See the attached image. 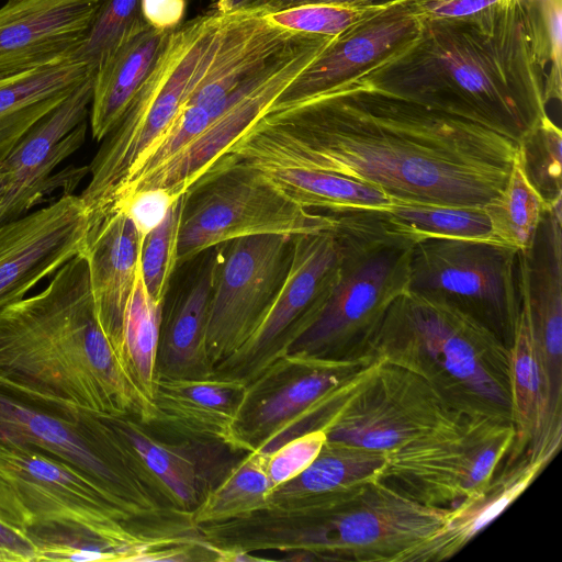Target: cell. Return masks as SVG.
<instances>
[{"instance_id":"6da1fadb","label":"cell","mask_w":562,"mask_h":562,"mask_svg":"<svg viewBox=\"0 0 562 562\" xmlns=\"http://www.w3.org/2000/svg\"><path fill=\"white\" fill-rule=\"evenodd\" d=\"M517 150L482 125L350 81L274 103L226 155L340 175L394 201L483 206Z\"/></svg>"},{"instance_id":"2e32d148","label":"cell","mask_w":562,"mask_h":562,"mask_svg":"<svg viewBox=\"0 0 562 562\" xmlns=\"http://www.w3.org/2000/svg\"><path fill=\"white\" fill-rule=\"evenodd\" d=\"M92 91L91 76L36 123L0 164V171L5 173L0 223L30 212L58 186L74 193L63 182L77 186L89 175V166L70 168L66 176L64 172L54 175V171L86 140Z\"/></svg>"},{"instance_id":"1f68e13d","label":"cell","mask_w":562,"mask_h":562,"mask_svg":"<svg viewBox=\"0 0 562 562\" xmlns=\"http://www.w3.org/2000/svg\"><path fill=\"white\" fill-rule=\"evenodd\" d=\"M164 305L148 294L138 263L136 279L113 345L132 378L151 402Z\"/></svg>"},{"instance_id":"c3c4849f","label":"cell","mask_w":562,"mask_h":562,"mask_svg":"<svg viewBox=\"0 0 562 562\" xmlns=\"http://www.w3.org/2000/svg\"><path fill=\"white\" fill-rule=\"evenodd\" d=\"M395 0H279L270 9L266 11L280 10L302 4H338V5H353V7H372L391 3Z\"/></svg>"},{"instance_id":"7a4b0ae2","label":"cell","mask_w":562,"mask_h":562,"mask_svg":"<svg viewBox=\"0 0 562 562\" xmlns=\"http://www.w3.org/2000/svg\"><path fill=\"white\" fill-rule=\"evenodd\" d=\"M536 0L481 22H422L414 42L352 80L519 142L548 115Z\"/></svg>"},{"instance_id":"60d3db41","label":"cell","mask_w":562,"mask_h":562,"mask_svg":"<svg viewBox=\"0 0 562 562\" xmlns=\"http://www.w3.org/2000/svg\"><path fill=\"white\" fill-rule=\"evenodd\" d=\"M326 442L324 429L302 434L266 453V469L274 487L292 480L316 458Z\"/></svg>"},{"instance_id":"f35d334b","label":"cell","mask_w":562,"mask_h":562,"mask_svg":"<svg viewBox=\"0 0 562 562\" xmlns=\"http://www.w3.org/2000/svg\"><path fill=\"white\" fill-rule=\"evenodd\" d=\"M391 3L372 7L315 3L263 11L261 13L272 23L289 31L312 35L337 36L355 24L380 12Z\"/></svg>"},{"instance_id":"277c9868","label":"cell","mask_w":562,"mask_h":562,"mask_svg":"<svg viewBox=\"0 0 562 562\" xmlns=\"http://www.w3.org/2000/svg\"><path fill=\"white\" fill-rule=\"evenodd\" d=\"M447 510L416 503L374 479L196 528L231 561L277 551L300 561L405 562L442 525Z\"/></svg>"},{"instance_id":"ab89813d","label":"cell","mask_w":562,"mask_h":562,"mask_svg":"<svg viewBox=\"0 0 562 562\" xmlns=\"http://www.w3.org/2000/svg\"><path fill=\"white\" fill-rule=\"evenodd\" d=\"M541 50L547 65L544 100L562 97V0H536Z\"/></svg>"},{"instance_id":"4316f807","label":"cell","mask_w":562,"mask_h":562,"mask_svg":"<svg viewBox=\"0 0 562 562\" xmlns=\"http://www.w3.org/2000/svg\"><path fill=\"white\" fill-rule=\"evenodd\" d=\"M215 266L216 255L162 317L156 379H202L213 375L206 333Z\"/></svg>"},{"instance_id":"f546056e","label":"cell","mask_w":562,"mask_h":562,"mask_svg":"<svg viewBox=\"0 0 562 562\" xmlns=\"http://www.w3.org/2000/svg\"><path fill=\"white\" fill-rule=\"evenodd\" d=\"M385 452L327 441L313 462L272 491L271 505L286 506L378 479Z\"/></svg>"},{"instance_id":"30bf717a","label":"cell","mask_w":562,"mask_h":562,"mask_svg":"<svg viewBox=\"0 0 562 562\" xmlns=\"http://www.w3.org/2000/svg\"><path fill=\"white\" fill-rule=\"evenodd\" d=\"M318 211L291 200L257 167L224 156L187 192L178 266L239 237L295 236L333 227L336 213Z\"/></svg>"},{"instance_id":"ba28073f","label":"cell","mask_w":562,"mask_h":562,"mask_svg":"<svg viewBox=\"0 0 562 562\" xmlns=\"http://www.w3.org/2000/svg\"><path fill=\"white\" fill-rule=\"evenodd\" d=\"M0 440L36 448L76 468L155 532L175 535L190 527V513L162 507L143 485L98 415L37 408L0 390Z\"/></svg>"},{"instance_id":"9c48e42d","label":"cell","mask_w":562,"mask_h":562,"mask_svg":"<svg viewBox=\"0 0 562 562\" xmlns=\"http://www.w3.org/2000/svg\"><path fill=\"white\" fill-rule=\"evenodd\" d=\"M374 360L288 352L246 385L231 449L269 453L302 434L325 430Z\"/></svg>"},{"instance_id":"e0dca14e","label":"cell","mask_w":562,"mask_h":562,"mask_svg":"<svg viewBox=\"0 0 562 562\" xmlns=\"http://www.w3.org/2000/svg\"><path fill=\"white\" fill-rule=\"evenodd\" d=\"M100 417L114 434L135 475L167 509L192 513L235 462L225 458L231 450L225 446L162 438L127 415Z\"/></svg>"},{"instance_id":"ffe728a7","label":"cell","mask_w":562,"mask_h":562,"mask_svg":"<svg viewBox=\"0 0 562 562\" xmlns=\"http://www.w3.org/2000/svg\"><path fill=\"white\" fill-rule=\"evenodd\" d=\"M422 21L403 0L334 36L276 103L305 99L350 82L416 40Z\"/></svg>"},{"instance_id":"603a6c76","label":"cell","mask_w":562,"mask_h":562,"mask_svg":"<svg viewBox=\"0 0 562 562\" xmlns=\"http://www.w3.org/2000/svg\"><path fill=\"white\" fill-rule=\"evenodd\" d=\"M548 463L529 451L509 454L486 484L447 510L442 525L405 562H441L458 554L536 480Z\"/></svg>"},{"instance_id":"f1b7e54d","label":"cell","mask_w":562,"mask_h":562,"mask_svg":"<svg viewBox=\"0 0 562 562\" xmlns=\"http://www.w3.org/2000/svg\"><path fill=\"white\" fill-rule=\"evenodd\" d=\"M509 385L516 431L512 453L530 451L546 422L548 381L539 347L521 312L509 346Z\"/></svg>"},{"instance_id":"4dcf8cb0","label":"cell","mask_w":562,"mask_h":562,"mask_svg":"<svg viewBox=\"0 0 562 562\" xmlns=\"http://www.w3.org/2000/svg\"><path fill=\"white\" fill-rule=\"evenodd\" d=\"M274 486L266 469V453L246 452L204 494L191 513L192 524L231 520L271 505Z\"/></svg>"},{"instance_id":"d6a6232c","label":"cell","mask_w":562,"mask_h":562,"mask_svg":"<svg viewBox=\"0 0 562 562\" xmlns=\"http://www.w3.org/2000/svg\"><path fill=\"white\" fill-rule=\"evenodd\" d=\"M544 206L516 155L503 190L483 205L490 221L491 240L518 251L526 249L531 244Z\"/></svg>"},{"instance_id":"d590c367","label":"cell","mask_w":562,"mask_h":562,"mask_svg":"<svg viewBox=\"0 0 562 562\" xmlns=\"http://www.w3.org/2000/svg\"><path fill=\"white\" fill-rule=\"evenodd\" d=\"M517 157L546 205L562 198V133L549 115L518 142Z\"/></svg>"},{"instance_id":"7dc6e473","label":"cell","mask_w":562,"mask_h":562,"mask_svg":"<svg viewBox=\"0 0 562 562\" xmlns=\"http://www.w3.org/2000/svg\"><path fill=\"white\" fill-rule=\"evenodd\" d=\"M279 0H218L211 9L222 13L263 12Z\"/></svg>"},{"instance_id":"d4e9b609","label":"cell","mask_w":562,"mask_h":562,"mask_svg":"<svg viewBox=\"0 0 562 562\" xmlns=\"http://www.w3.org/2000/svg\"><path fill=\"white\" fill-rule=\"evenodd\" d=\"M171 32L158 31L144 21L125 34L100 63L93 75L89 112L94 140H103L116 127L151 72Z\"/></svg>"},{"instance_id":"7402d4cb","label":"cell","mask_w":562,"mask_h":562,"mask_svg":"<svg viewBox=\"0 0 562 562\" xmlns=\"http://www.w3.org/2000/svg\"><path fill=\"white\" fill-rule=\"evenodd\" d=\"M245 389L241 381L216 375L157 378L154 417L147 426L173 439L216 443L231 449L233 424Z\"/></svg>"},{"instance_id":"7c38bea8","label":"cell","mask_w":562,"mask_h":562,"mask_svg":"<svg viewBox=\"0 0 562 562\" xmlns=\"http://www.w3.org/2000/svg\"><path fill=\"white\" fill-rule=\"evenodd\" d=\"M408 291L456 307L509 347L520 312L518 250L488 239L420 238Z\"/></svg>"},{"instance_id":"e575fe53","label":"cell","mask_w":562,"mask_h":562,"mask_svg":"<svg viewBox=\"0 0 562 562\" xmlns=\"http://www.w3.org/2000/svg\"><path fill=\"white\" fill-rule=\"evenodd\" d=\"M187 193L178 196L162 221L142 238L139 267L150 297L165 304L170 278L178 266V239Z\"/></svg>"},{"instance_id":"44dd1931","label":"cell","mask_w":562,"mask_h":562,"mask_svg":"<svg viewBox=\"0 0 562 562\" xmlns=\"http://www.w3.org/2000/svg\"><path fill=\"white\" fill-rule=\"evenodd\" d=\"M102 0H8L0 8V77L72 56Z\"/></svg>"},{"instance_id":"3957f363","label":"cell","mask_w":562,"mask_h":562,"mask_svg":"<svg viewBox=\"0 0 562 562\" xmlns=\"http://www.w3.org/2000/svg\"><path fill=\"white\" fill-rule=\"evenodd\" d=\"M0 390L58 413L153 419V402L99 319L85 255L38 293L0 308Z\"/></svg>"},{"instance_id":"7bdbcfd3","label":"cell","mask_w":562,"mask_h":562,"mask_svg":"<svg viewBox=\"0 0 562 562\" xmlns=\"http://www.w3.org/2000/svg\"><path fill=\"white\" fill-rule=\"evenodd\" d=\"M177 198L164 189L140 190L121 199L112 210H123L144 236L162 221Z\"/></svg>"},{"instance_id":"9a60e30c","label":"cell","mask_w":562,"mask_h":562,"mask_svg":"<svg viewBox=\"0 0 562 562\" xmlns=\"http://www.w3.org/2000/svg\"><path fill=\"white\" fill-rule=\"evenodd\" d=\"M292 239L239 237L216 255L206 333L213 370L245 342L271 303L290 265Z\"/></svg>"},{"instance_id":"bcb514c9","label":"cell","mask_w":562,"mask_h":562,"mask_svg":"<svg viewBox=\"0 0 562 562\" xmlns=\"http://www.w3.org/2000/svg\"><path fill=\"white\" fill-rule=\"evenodd\" d=\"M0 520L26 531L33 525L32 515L22 505L11 485L0 474Z\"/></svg>"},{"instance_id":"484cf974","label":"cell","mask_w":562,"mask_h":562,"mask_svg":"<svg viewBox=\"0 0 562 562\" xmlns=\"http://www.w3.org/2000/svg\"><path fill=\"white\" fill-rule=\"evenodd\" d=\"M91 76L83 63L69 56L0 77V164L36 123Z\"/></svg>"},{"instance_id":"5b68a950","label":"cell","mask_w":562,"mask_h":562,"mask_svg":"<svg viewBox=\"0 0 562 562\" xmlns=\"http://www.w3.org/2000/svg\"><path fill=\"white\" fill-rule=\"evenodd\" d=\"M368 355L416 373L457 413L513 423L509 347L449 304L405 292L389 307Z\"/></svg>"},{"instance_id":"b9f144b4","label":"cell","mask_w":562,"mask_h":562,"mask_svg":"<svg viewBox=\"0 0 562 562\" xmlns=\"http://www.w3.org/2000/svg\"><path fill=\"white\" fill-rule=\"evenodd\" d=\"M422 22H481L509 0H403Z\"/></svg>"},{"instance_id":"d6986e66","label":"cell","mask_w":562,"mask_h":562,"mask_svg":"<svg viewBox=\"0 0 562 562\" xmlns=\"http://www.w3.org/2000/svg\"><path fill=\"white\" fill-rule=\"evenodd\" d=\"M333 37L292 60L229 106L175 158L130 184L116 203L135 191L147 189H164L175 196L187 193L270 110Z\"/></svg>"},{"instance_id":"681fc988","label":"cell","mask_w":562,"mask_h":562,"mask_svg":"<svg viewBox=\"0 0 562 562\" xmlns=\"http://www.w3.org/2000/svg\"><path fill=\"white\" fill-rule=\"evenodd\" d=\"M4 189H5V173L0 171V201L4 193Z\"/></svg>"},{"instance_id":"52a82bcc","label":"cell","mask_w":562,"mask_h":562,"mask_svg":"<svg viewBox=\"0 0 562 562\" xmlns=\"http://www.w3.org/2000/svg\"><path fill=\"white\" fill-rule=\"evenodd\" d=\"M225 16L211 9L170 33L151 72L88 165L90 180L79 196L91 226L111 212L127 180L178 115L215 50Z\"/></svg>"},{"instance_id":"74e56055","label":"cell","mask_w":562,"mask_h":562,"mask_svg":"<svg viewBox=\"0 0 562 562\" xmlns=\"http://www.w3.org/2000/svg\"><path fill=\"white\" fill-rule=\"evenodd\" d=\"M26 535L35 546V561H123L103 539L85 530L55 525H33Z\"/></svg>"},{"instance_id":"ac0fdd59","label":"cell","mask_w":562,"mask_h":562,"mask_svg":"<svg viewBox=\"0 0 562 562\" xmlns=\"http://www.w3.org/2000/svg\"><path fill=\"white\" fill-rule=\"evenodd\" d=\"M91 229L79 195L63 193L46 206L0 223V308L83 255Z\"/></svg>"},{"instance_id":"4fadbf2b","label":"cell","mask_w":562,"mask_h":562,"mask_svg":"<svg viewBox=\"0 0 562 562\" xmlns=\"http://www.w3.org/2000/svg\"><path fill=\"white\" fill-rule=\"evenodd\" d=\"M457 414L423 378L375 359L325 428L326 440L386 452Z\"/></svg>"},{"instance_id":"8992f818","label":"cell","mask_w":562,"mask_h":562,"mask_svg":"<svg viewBox=\"0 0 562 562\" xmlns=\"http://www.w3.org/2000/svg\"><path fill=\"white\" fill-rule=\"evenodd\" d=\"M339 260L289 352L348 361L368 355L389 307L408 291L418 238L385 211H337Z\"/></svg>"},{"instance_id":"8fae6325","label":"cell","mask_w":562,"mask_h":562,"mask_svg":"<svg viewBox=\"0 0 562 562\" xmlns=\"http://www.w3.org/2000/svg\"><path fill=\"white\" fill-rule=\"evenodd\" d=\"M515 440L512 422L459 413L386 451L378 480L416 503L447 510L488 482Z\"/></svg>"},{"instance_id":"83f0119b","label":"cell","mask_w":562,"mask_h":562,"mask_svg":"<svg viewBox=\"0 0 562 562\" xmlns=\"http://www.w3.org/2000/svg\"><path fill=\"white\" fill-rule=\"evenodd\" d=\"M246 162L257 167L285 195L308 210L385 211L394 203L380 189L340 175L270 161Z\"/></svg>"},{"instance_id":"cb8c5ba5","label":"cell","mask_w":562,"mask_h":562,"mask_svg":"<svg viewBox=\"0 0 562 562\" xmlns=\"http://www.w3.org/2000/svg\"><path fill=\"white\" fill-rule=\"evenodd\" d=\"M142 238L132 218L121 209L112 210L89 233L83 255L91 292L99 319L112 344L136 279Z\"/></svg>"},{"instance_id":"8d00e7d4","label":"cell","mask_w":562,"mask_h":562,"mask_svg":"<svg viewBox=\"0 0 562 562\" xmlns=\"http://www.w3.org/2000/svg\"><path fill=\"white\" fill-rule=\"evenodd\" d=\"M142 22L140 0H102L83 42L72 57L94 75L100 63L125 34Z\"/></svg>"},{"instance_id":"f907efd6","label":"cell","mask_w":562,"mask_h":562,"mask_svg":"<svg viewBox=\"0 0 562 562\" xmlns=\"http://www.w3.org/2000/svg\"><path fill=\"white\" fill-rule=\"evenodd\" d=\"M218 0H209L210 7H212L214 3H216Z\"/></svg>"},{"instance_id":"5bb4252c","label":"cell","mask_w":562,"mask_h":562,"mask_svg":"<svg viewBox=\"0 0 562 562\" xmlns=\"http://www.w3.org/2000/svg\"><path fill=\"white\" fill-rule=\"evenodd\" d=\"M339 254L337 214L333 227L293 236L290 265L271 303L245 342L214 368L213 375L247 385L286 355L306 329Z\"/></svg>"},{"instance_id":"836d02e7","label":"cell","mask_w":562,"mask_h":562,"mask_svg":"<svg viewBox=\"0 0 562 562\" xmlns=\"http://www.w3.org/2000/svg\"><path fill=\"white\" fill-rule=\"evenodd\" d=\"M385 213L418 239L451 237L491 240L490 221L483 206L394 201Z\"/></svg>"},{"instance_id":"ee69618b","label":"cell","mask_w":562,"mask_h":562,"mask_svg":"<svg viewBox=\"0 0 562 562\" xmlns=\"http://www.w3.org/2000/svg\"><path fill=\"white\" fill-rule=\"evenodd\" d=\"M187 5V0H140V12L149 26L171 32L183 23Z\"/></svg>"},{"instance_id":"f6af8a7d","label":"cell","mask_w":562,"mask_h":562,"mask_svg":"<svg viewBox=\"0 0 562 562\" xmlns=\"http://www.w3.org/2000/svg\"><path fill=\"white\" fill-rule=\"evenodd\" d=\"M0 561L35 562V546L31 538L16 527L0 520Z\"/></svg>"}]
</instances>
